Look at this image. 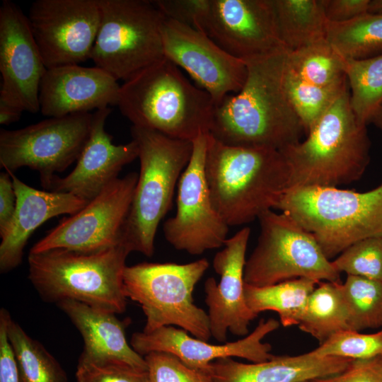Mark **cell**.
<instances>
[{"label":"cell","mask_w":382,"mask_h":382,"mask_svg":"<svg viewBox=\"0 0 382 382\" xmlns=\"http://www.w3.org/2000/svg\"><path fill=\"white\" fill-rule=\"evenodd\" d=\"M110 108L96 110L89 137L73 170L64 178L56 176L48 191L71 193L86 202L118 178L124 166L138 158V146L132 139L116 145L105 129Z\"/></svg>","instance_id":"cell-20"},{"label":"cell","mask_w":382,"mask_h":382,"mask_svg":"<svg viewBox=\"0 0 382 382\" xmlns=\"http://www.w3.org/2000/svg\"><path fill=\"white\" fill-rule=\"evenodd\" d=\"M287 52L245 62V85L214 107L209 135L228 146L278 151L301 140L305 131L284 84Z\"/></svg>","instance_id":"cell-1"},{"label":"cell","mask_w":382,"mask_h":382,"mask_svg":"<svg viewBox=\"0 0 382 382\" xmlns=\"http://www.w3.org/2000/svg\"><path fill=\"white\" fill-rule=\"evenodd\" d=\"M280 39L294 51L326 38L321 0H272Z\"/></svg>","instance_id":"cell-25"},{"label":"cell","mask_w":382,"mask_h":382,"mask_svg":"<svg viewBox=\"0 0 382 382\" xmlns=\"http://www.w3.org/2000/svg\"><path fill=\"white\" fill-rule=\"evenodd\" d=\"M6 329L20 382H67L66 372L57 359L40 342L30 337L11 316Z\"/></svg>","instance_id":"cell-29"},{"label":"cell","mask_w":382,"mask_h":382,"mask_svg":"<svg viewBox=\"0 0 382 382\" xmlns=\"http://www.w3.org/2000/svg\"><path fill=\"white\" fill-rule=\"evenodd\" d=\"M306 382H308V381H306Z\"/></svg>","instance_id":"cell-46"},{"label":"cell","mask_w":382,"mask_h":382,"mask_svg":"<svg viewBox=\"0 0 382 382\" xmlns=\"http://www.w3.org/2000/svg\"><path fill=\"white\" fill-rule=\"evenodd\" d=\"M93 114L79 112L50 117L14 130H0V167L14 172L22 167L37 170L49 190L57 173L81 155L89 137Z\"/></svg>","instance_id":"cell-11"},{"label":"cell","mask_w":382,"mask_h":382,"mask_svg":"<svg viewBox=\"0 0 382 382\" xmlns=\"http://www.w3.org/2000/svg\"><path fill=\"white\" fill-rule=\"evenodd\" d=\"M332 262L340 274L382 282V237H370L353 243Z\"/></svg>","instance_id":"cell-35"},{"label":"cell","mask_w":382,"mask_h":382,"mask_svg":"<svg viewBox=\"0 0 382 382\" xmlns=\"http://www.w3.org/2000/svg\"><path fill=\"white\" fill-rule=\"evenodd\" d=\"M341 282H320L310 295L299 328L319 344L332 335L349 329Z\"/></svg>","instance_id":"cell-27"},{"label":"cell","mask_w":382,"mask_h":382,"mask_svg":"<svg viewBox=\"0 0 382 382\" xmlns=\"http://www.w3.org/2000/svg\"><path fill=\"white\" fill-rule=\"evenodd\" d=\"M284 84L288 98L303 127L305 134L349 88L347 82L330 87L308 83L289 69L286 59Z\"/></svg>","instance_id":"cell-32"},{"label":"cell","mask_w":382,"mask_h":382,"mask_svg":"<svg viewBox=\"0 0 382 382\" xmlns=\"http://www.w3.org/2000/svg\"><path fill=\"white\" fill-rule=\"evenodd\" d=\"M301 140L279 151L289 187H339L359 180L370 160L366 126L357 119L349 88Z\"/></svg>","instance_id":"cell-4"},{"label":"cell","mask_w":382,"mask_h":382,"mask_svg":"<svg viewBox=\"0 0 382 382\" xmlns=\"http://www.w3.org/2000/svg\"><path fill=\"white\" fill-rule=\"evenodd\" d=\"M318 283L307 278L286 280L277 284L255 286L245 283L248 306L256 315L272 311L279 315L284 327L299 325L308 298Z\"/></svg>","instance_id":"cell-26"},{"label":"cell","mask_w":382,"mask_h":382,"mask_svg":"<svg viewBox=\"0 0 382 382\" xmlns=\"http://www.w3.org/2000/svg\"><path fill=\"white\" fill-rule=\"evenodd\" d=\"M368 12L372 13H382V0H370Z\"/></svg>","instance_id":"cell-44"},{"label":"cell","mask_w":382,"mask_h":382,"mask_svg":"<svg viewBox=\"0 0 382 382\" xmlns=\"http://www.w3.org/2000/svg\"><path fill=\"white\" fill-rule=\"evenodd\" d=\"M140 170L122 233L130 250L151 257L160 222L170 209L175 186L192 156L191 141L132 125Z\"/></svg>","instance_id":"cell-7"},{"label":"cell","mask_w":382,"mask_h":382,"mask_svg":"<svg viewBox=\"0 0 382 382\" xmlns=\"http://www.w3.org/2000/svg\"><path fill=\"white\" fill-rule=\"evenodd\" d=\"M23 111L7 103L0 101V124L8 125L18 121Z\"/></svg>","instance_id":"cell-43"},{"label":"cell","mask_w":382,"mask_h":382,"mask_svg":"<svg viewBox=\"0 0 382 382\" xmlns=\"http://www.w3.org/2000/svg\"><path fill=\"white\" fill-rule=\"evenodd\" d=\"M101 18L91 53L96 66L129 79L165 57L164 15L152 1L99 0Z\"/></svg>","instance_id":"cell-9"},{"label":"cell","mask_w":382,"mask_h":382,"mask_svg":"<svg viewBox=\"0 0 382 382\" xmlns=\"http://www.w3.org/2000/svg\"><path fill=\"white\" fill-rule=\"evenodd\" d=\"M204 169L213 205L228 226L276 209L289 187V167L279 151L228 146L209 134Z\"/></svg>","instance_id":"cell-2"},{"label":"cell","mask_w":382,"mask_h":382,"mask_svg":"<svg viewBox=\"0 0 382 382\" xmlns=\"http://www.w3.org/2000/svg\"><path fill=\"white\" fill-rule=\"evenodd\" d=\"M344 69L352 110L358 121L367 126L382 105V54L344 59Z\"/></svg>","instance_id":"cell-30"},{"label":"cell","mask_w":382,"mask_h":382,"mask_svg":"<svg viewBox=\"0 0 382 382\" xmlns=\"http://www.w3.org/2000/svg\"><path fill=\"white\" fill-rule=\"evenodd\" d=\"M326 40L346 59L382 54V13L367 12L347 22H328Z\"/></svg>","instance_id":"cell-28"},{"label":"cell","mask_w":382,"mask_h":382,"mask_svg":"<svg viewBox=\"0 0 382 382\" xmlns=\"http://www.w3.org/2000/svg\"><path fill=\"white\" fill-rule=\"evenodd\" d=\"M308 382H382V357L353 360L342 372Z\"/></svg>","instance_id":"cell-38"},{"label":"cell","mask_w":382,"mask_h":382,"mask_svg":"<svg viewBox=\"0 0 382 382\" xmlns=\"http://www.w3.org/2000/svg\"><path fill=\"white\" fill-rule=\"evenodd\" d=\"M162 38L165 57L187 71L209 94L215 106L245 85L246 63L227 53L202 31L166 18Z\"/></svg>","instance_id":"cell-16"},{"label":"cell","mask_w":382,"mask_h":382,"mask_svg":"<svg viewBox=\"0 0 382 382\" xmlns=\"http://www.w3.org/2000/svg\"><path fill=\"white\" fill-rule=\"evenodd\" d=\"M276 209L313 234L330 260L359 241L382 237V183L362 192L339 187H291Z\"/></svg>","instance_id":"cell-6"},{"label":"cell","mask_w":382,"mask_h":382,"mask_svg":"<svg viewBox=\"0 0 382 382\" xmlns=\"http://www.w3.org/2000/svg\"><path fill=\"white\" fill-rule=\"evenodd\" d=\"M16 207V195L9 172L0 173V236L8 228Z\"/></svg>","instance_id":"cell-42"},{"label":"cell","mask_w":382,"mask_h":382,"mask_svg":"<svg viewBox=\"0 0 382 382\" xmlns=\"http://www.w3.org/2000/svg\"><path fill=\"white\" fill-rule=\"evenodd\" d=\"M120 90L117 80L97 66L47 69L40 86V111L59 117L117 105Z\"/></svg>","instance_id":"cell-21"},{"label":"cell","mask_w":382,"mask_h":382,"mask_svg":"<svg viewBox=\"0 0 382 382\" xmlns=\"http://www.w3.org/2000/svg\"><path fill=\"white\" fill-rule=\"evenodd\" d=\"M258 220L260 233L246 260L245 284L265 286L297 278L341 282L340 273L313 234L289 215L269 210Z\"/></svg>","instance_id":"cell-10"},{"label":"cell","mask_w":382,"mask_h":382,"mask_svg":"<svg viewBox=\"0 0 382 382\" xmlns=\"http://www.w3.org/2000/svg\"><path fill=\"white\" fill-rule=\"evenodd\" d=\"M10 314L0 311V382H20L16 361L8 339L7 322Z\"/></svg>","instance_id":"cell-40"},{"label":"cell","mask_w":382,"mask_h":382,"mask_svg":"<svg viewBox=\"0 0 382 382\" xmlns=\"http://www.w3.org/2000/svg\"><path fill=\"white\" fill-rule=\"evenodd\" d=\"M117 106L134 126L192 141L209 133L215 105L164 57L120 86Z\"/></svg>","instance_id":"cell-3"},{"label":"cell","mask_w":382,"mask_h":382,"mask_svg":"<svg viewBox=\"0 0 382 382\" xmlns=\"http://www.w3.org/2000/svg\"><path fill=\"white\" fill-rule=\"evenodd\" d=\"M138 175L131 172L112 182L80 211L59 221L30 253L55 248L93 253L125 245L123 228Z\"/></svg>","instance_id":"cell-12"},{"label":"cell","mask_w":382,"mask_h":382,"mask_svg":"<svg viewBox=\"0 0 382 382\" xmlns=\"http://www.w3.org/2000/svg\"><path fill=\"white\" fill-rule=\"evenodd\" d=\"M340 289L349 329L382 328V282L347 275Z\"/></svg>","instance_id":"cell-33"},{"label":"cell","mask_w":382,"mask_h":382,"mask_svg":"<svg viewBox=\"0 0 382 382\" xmlns=\"http://www.w3.org/2000/svg\"><path fill=\"white\" fill-rule=\"evenodd\" d=\"M279 326V322L274 318H262L245 337L221 345L191 337L185 330L174 326H164L150 332L133 333L130 345L143 357L151 352L170 353L189 367L209 374L210 364L218 359L240 357L253 363L272 359V346L262 340Z\"/></svg>","instance_id":"cell-19"},{"label":"cell","mask_w":382,"mask_h":382,"mask_svg":"<svg viewBox=\"0 0 382 382\" xmlns=\"http://www.w3.org/2000/svg\"><path fill=\"white\" fill-rule=\"evenodd\" d=\"M209 266L205 258L186 264L142 262L126 266L123 289L127 299L141 306L144 332L164 326L179 328L208 341V314L194 303V289Z\"/></svg>","instance_id":"cell-8"},{"label":"cell","mask_w":382,"mask_h":382,"mask_svg":"<svg viewBox=\"0 0 382 382\" xmlns=\"http://www.w3.org/2000/svg\"><path fill=\"white\" fill-rule=\"evenodd\" d=\"M207 134L192 141V156L178 183L175 214L163 224L166 241L193 255L224 246L229 227L213 205L206 180Z\"/></svg>","instance_id":"cell-13"},{"label":"cell","mask_w":382,"mask_h":382,"mask_svg":"<svg viewBox=\"0 0 382 382\" xmlns=\"http://www.w3.org/2000/svg\"><path fill=\"white\" fill-rule=\"evenodd\" d=\"M144 357L149 382H212L209 374L189 367L170 353L151 352Z\"/></svg>","instance_id":"cell-37"},{"label":"cell","mask_w":382,"mask_h":382,"mask_svg":"<svg viewBox=\"0 0 382 382\" xmlns=\"http://www.w3.org/2000/svg\"><path fill=\"white\" fill-rule=\"evenodd\" d=\"M318 357L364 360L382 357V328L372 334L347 329L328 338L315 349Z\"/></svg>","instance_id":"cell-34"},{"label":"cell","mask_w":382,"mask_h":382,"mask_svg":"<svg viewBox=\"0 0 382 382\" xmlns=\"http://www.w3.org/2000/svg\"><path fill=\"white\" fill-rule=\"evenodd\" d=\"M9 173L16 195V207L8 228L0 236L1 273L10 272L21 265L24 248L40 226L54 216L74 214L88 203L71 193L35 189L14 173Z\"/></svg>","instance_id":"cell-22"},{"label":"cell","mask_w":382,"mask_h":382,"mask_svg":"<svg viewBox=\"0 0 382 382\" xmlns=\"http://www.w3.org/2000/svg\"><path fill=\"white\" fill-rule=\"evenodd\" d=\"M76 382H149L147 370L116 360H93L80 356Z\"/></svg>","instance_id":"cell-36"},{"label":"cell","mask_w":382,"mask_h":382,"mask_svg":"<svg viewBox=\"0 0 382 382\" xmlns=\"http://www.w3.org/2000/svg\"><path fill=\"white\" fill-rule=\"evenodd\" d=\"M353 360L318 357L313 351L296 356H275L265 361L245 364L231 357L214 360L209 374L212 382H306L338 374Z\"/></svg>","instance_id":"cell-23"},{"label":"cell","mask_w":382,"mask_h":382,"mask_svg":"<svg viewBox=\"0 0 382 382\" xmlns=\"http://www.w3.org/2000/svg\"><path fill=\"white\" fill-rule=\"evenodd\" d=\"M250 234V228L245 226L225 241L213 260L220 281L209 277L204 283L211 335L219 342H226L228 331L236 336L248 335L250 322L257 316L248 306L244 291Z\"/></svg>","instance_id":"cell-18"},{"label":"cell","mask_w":382,"mask_h":382,"mask_svg":"<svg viewBox=\"0 0 382 382\" xmlns=\"http://www.w3.org/2000/svg\"><path fill=\"white\" fill-rule=\"evenodd\" d=\"M27 16L47 69L90 59L100 23L99 0H37Z\"/></svg>","instance_id":"cell-14"},{"label":"cell","mask_w":382,"mask_h":382,"mask_svg":"<svg viewBox=\"0 0 382 382\" xmlns=\"http://www.w3.org/2000/svg\"><path fill=\"white\" fill-rule=\"evenodd\" d=\"M207 1L156 0L152 1L166 18L195 28Z\"/></svg>","instance_id":"cell-39"},{"label":"cell","mask_w":382,"mask_h":382,"mask_svg":"<svg viewBox=\"0 0 382 382\" xmlns=\"http://www.w3.org/2000/svg\"><path fill=\"white\" fill-rule=\"evenodd\" d=\"M195 28L245 62L286 48L272 0H207Z\"/></svg>","instance_id":"cell-15"},{"label":"cell","mask_w":382,"mask_h":382,"mask_svg":"<svg viewBox=\"0 0 382 382\" xmlns=\"http://www.w3.org/2000/svg\"><path fill=\"white\" fill-rule=\"evenodd\" d=\"M370 0H321L328 22H347L368 12Z\"/></svg>","instance_id":"cell-41"},{"label":"cell","mask_w":382,"mask_h":382,"mask_svg":"<svg viewBox=\"0 0 382 382\" xmlns=\"http://www.w3.org/2000/svg\"><path fill=\"white\" fill-rule=\"evenodd\" d=\"M289 69L302 80L322 87L347 82L344 58L326 38L306 47L287 52Z\"/></svg>","instance_id":"cell-31"},{"label":"cell","mask_w":382,"mask_h":382,"mask_svg":"<svg viewBox=\"0 0 382 382\" xmlns=\"http://www.w3.org/2000/svg\"><path fill=\"white\" fill-rule=\"evenodd\" d=\"M371 123H374L382 131V105L374 117Z\"/></svg>","instance_id":"cell-45"},{"label":"cell","mask_w":382,"mask_h":382,"mask_svg":"<svg viewBox=\"0 0 382 382\" xmlns=\"http://www.w3.org/2000/svg\"><path fill=\"white\" fill-rule=\"evenodd\" d=\"M47 70L28 16L10 0L0 7V101L40 111L39 91Z\"/></svg>","instance_id":"cell-17"},{"label":"cell","mask_w":382,"mask_h":382,"mask_svg":"<svg viewBox=\"0 0 382 382\" xmlns=\"http://www.w3.org/2000/svg\"><path fill=\"white\" fill-rule=\"evenodd\" d=\"M125 245L93 253L64 248L29 253L28 279L42 300L71 299L114 313L126 309Z\"/></svg>","instance_id":"cell-5"},{"label":"cell","mask_w":382,"mask_h":382,"mask_svg":"<svg viewBox=\"0 0 382 382\" xmlns=\"http://www.w3.org/2000/svg\"><path fill=\"white\" fill-rule=\"evenodd\" d=\"M80 332L83 348L80 356L93 360H116L147 370L144 357L127 341L126 323L116 313L71 300L57 303Z\"/></svg>","instance_id":"cell-24"}]
</instances>
